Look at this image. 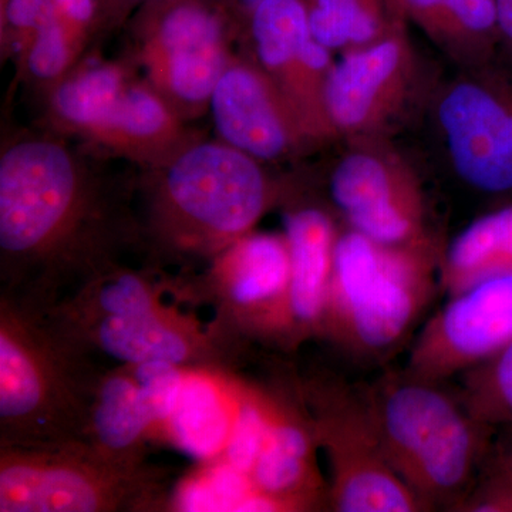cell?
<instances>
[{
    "mask_svg": "<svg viewBox=\"0 0 512 512\" xmlns=\"http://www.w3.org/2000/svg\"><path fill=\"white\" fill-rule=\"evenodd\" d=\"M165 84L187 103L211 99L225 73L220 22L198 6H178L168 12L157 35Z\"/></svg>",
    "mask_w": 512,
    "mask_h": 512,
    "instance_id": "cell-15",
    "label": "cell"
},
{
    "mask_svg": "<svg viewBox=\"0 0 512 512\" xmlns=\"http://www.w3.org/2000/svg\"><path fill=\"white\" fill-rule=\"evenodd\" d=\"M457 511L512 512V480L490 470L483 483L457 505Z\"/></svg>",
    "mask_w": 512,
    "mask_h": 512,
    "instance_id": "cell-31",
    "label": "cell"
},
{
    "mask_svg": "<svg viewBox=\"0 0 512 512\" xmlns=\"http://www.w3.org/2000/svg\"><path fill=\"white\" fill-rule=\"evenodd\" d=\"M308 20L316 42L340 53L370 45L404 25L387 18L377 0H312Z\"/></svg>",
    "mask_w": 512,
    "mask_h": 512,
    "instance_id": "cell-23",
    "label": "cell"
},
{
    "mask_svg": "<svg viewBox=\"0 0 512 512\" xmlns=\"http://www.w3.org/2000/svg\"><path fill=\"white\" fill-rule=\"evenodd\" d=\"M9 22L20 29L39 30L59 19V9L53 0H9Z\"/></svg>",
    "mask_w": 512,
    "mask_h": 512,
    "instance_id": "cell-32",
    "label": "cell"
},
{
    "mask_svg": "<svg viewBox=\"0 0 512 512\" xmlns=\"http://www.w3.org/2000/svg\"><path fill=\"white\" fill-rule=\"evenodd\" d=\"M210 100L221 137L229 146L256 160H278L301 140H315L291 101L265 70L228 67Z\"/></svg>",
    "mask_w": 512,
    "mask_h": 512,
    "instance_id": "cell-13",
    "label": "cell"
},
{
    "mask_svg": "<svg viewBox=\"0 0 512 512\" xmlns=\"http://www.w3.org/2000/svg\"><path fill=\"white\" fill-rule=\"evenodd\" d=\"M512 340V274L451 296L421 330L406 372L440 383L483 362Z\"/></svg>",
    "mask_w": 512,
    "mask_h": 512,
    "instance_id": "cell-11",
    "label": "cell"
},
{
    "mask_svg": "<svg viewBox=\"0 0 512 512\" xmlns=\"http://www.w3.org/2000/svg\"><path fill=\"white\" fill-rule=\"evenodd\" d=\"M460 402L474 419L512 429V340L461 373Z\"/></svg>",
    "mask_w": 512,
    "mask_h": 512,
    "instance_id": "cell-25",
    "label": "cell"
},
{
    "mask_svg": "<svg viewBox=\"0 0 512 512\" xmlns=\"http://www.w3.org/2000/svg\"><path fill=\"white\" fill-rule=\"evenodd\" d=\"M419 62L404 25L363 47L342 53L325 89V109L335 136L383 138L417 96Z\"/></svg>",
    "mask_w": 512,
    "mask_h": 512,
    "instance_id": "cell-9",
    "label": "cell"
},
{
    "mask_svg": "<svg viewBox=\"0 0 512 512\" xmlns=\"http://www.w3.org/2000/svg\"><path fill=\"white\" fill-rule=\"evenodd\" d=\"M269 419L271 400L239 390L237 413L224 450L225 463L249 476L264 446Z\"/></svg>",
    "mask_w": 512,
    "mask_h": 512,
    "instance_id": "cell-27",
    "label": "cell"
},
{
    "mask_svg": "<svg viewBox=\"0 0 512 512\" xmlns=\"http://www.w3.org/2000/svg\"><path fill=\"white\" fill-rule=\"evenodd\" d=\"M291 275V256L286 237L248 234L235 242L224 262V293L232 305L274 326Z\"/></svg>",
    "mask_w": 512,
    "mask_h": 512,
    "instance_id": "cell-19",
    "label": "cell"
},
{
    "mask_svg": "<svg viewBox=\"0 0 512 512\" xmlns=\"http://www.w3.org/2000/svg\"><path fill=\"white\" fill-rule=\"evenodd\" d=\"M87 207L79 170L59 144L23 141L3 154L0 248L6 299L39 312L50 308L56 256L86 218Z\"/></svg>",
    "mask_w": 512,
    "mask_h": 512,
    "instance_id": "cell-3",
    "label": "cell"
},
{
    "mask_svg": "<svg viewBox=\"0 0 512 512\" xmlns=\"http://www.w3.org/2000/svg\"><path fill=\"white\" fill-rule=\"evenodd\" d=\"M127 366L140 386L154 423L167 424L187 373L180 365L165 360H148Z\"/></svg>",
    "mask_w": 512,
    "mask_h": 512,
    "instance_id": "cell-29",
    "label": "cell"
},
{
    "mask_svg": "<svg viewBox=\"0 0 512 512\" xmlns=\"http://www.w3.org/2000/svg\"><path fill=\"white\" fill-rule=\"evenodd\" d=\"M448 160L461 181L488 194L512 191V64L498 57L461 69L434 100Z\"/></svg>",
    "mask_w": 512,
    "mask_h": 512,
    "instance_id": "cell-6",
    "label": "cell"
},
{
    "mask_svg": "<svg viewBox=\"0 0 512 512\" xmlns=\"http://www.w3.org/2000/svg\"><path fill=\"white\" fill-rule=\"evenodd\" d=\"M170 127L164 104L147 90L130 87L124 94L109 133L133 140H151Z\"/></svg>",
    "mask_w": 512,
    "mask_h": 512,
    "instance_id": "cell-28",
    "label": "cell"
},
{
    "mask_svg": "<svg viewBox=\"0 0 512 512\" xmlns=\"http://www.w3.org/2000/svg\"><path fill=\"white\" fill-rule=\"evenodd\" d=\"M255 491L258 490L247 474L224 461L181 484L175 494L174 507L185 512H239Z\"/></svg>",
    "mask_w": 512,
    "mask_h": 512,
    "instance_id": "cell-26",
    "label": "cell"
},
{
    "mask_svg": "<svg viewBox=\"0 0 512 512\" xmlns=\"http://www.w3.org/2000/svg\"><path fill=\"white\" fill-rule=\"evenodd\" d=\"M238 399L239 392L222 390L211 376L187 373L167 421L171 439L201 460L220 456L231 434Z\"/></svg>",
    "mask_w": 512,
    "mask_h": 512,
    "instance_id": "cell-21",
    "label": "cell"
},
{
    "mask_svg": "<svg viewBox=\"0 0 512 512\" xmlns=\"http://www.w3.org/2000/svg\"><path fill=\"white\" fill-rule=\"evenodd\" d=\"M150 484L138 464L111 460L80 441L2 446V512L116 511L136 504Z\"/></svg>",
    "mask_w": 512,
    "mask_h": 512,
    "instance_id": "cell-5",
    "label": "cell"
},
{
    "mask_svg": "<svg viewBox=\"0 0 512 512\" xmlns=\"http://www.w3.org/2000/svg\"><path fill=\"white\" fill-rule=\"evenodd\" d=\"M501 57H503L504 60H507L508 63L512 64V47L511 49H508L507 52H504Z\"/></svg>",
    "mask_w": 512,
    "mask_h": 512,
    "instance_id": "cell-35",
    "label": "cell"
},
{
    "mask_svg": "<svg viewBox=\"0 0 512 512\" xmlns=\"http://www.w3.org/2000/svg\"><path fill=\"white\" fill-rule=\"evenodd\" d=\"M72 329L42 312L2 302L0 426L3 446L87 443L101 377L90 372Z\"/></svg>",
    "mask_w": 512,
    "mask_h": 512,
    "instance_id": "cell-1",
    "label": "cell"
},
{
    "mask_svg": "<svg viewBox=\"0 0 512 512\" xmlns=\"http://www.w3.org/2000/svg\"><path fill=\"white\" fill-rule=\"evenodd\" d=\"M126 90L119 70L94 67L60 86L56 109L74 126L109 133Z\"/></svg>",
    "mask_w": 512,
    "mask_h": 512,
    "instance_id": "cell-24",
    "label": "cell"
},
{
    "mask_svg": "<svg viewBox=\"0 0 512 512\" xmlns=\"http://www.w3.org/2000/svg\"><path fill=\"white\" fill-rule=\"evenodd\" d=\"M440 259L433 239L384 245L346 229L336 241L323 335L357 357L386 355L429 305Z\"/></svg>",
    "mask_w": 512,
    "mask_h": 512,
    "instance_id": "cell-4",
    "label": "cell"
},
{
    "mask_svg": "<svg viewBox=\"0 0 512 512\" xmlns=\"http://www.w3.org/2000/svg\"><path fill=\"white\" fill-rule=\"evenodd\" d=\"M318 396L309 423L328 456L330 507L339 512L430 510L384 458L363 394L332 386Z\"/></svg>",
    "mask_w": 512,
    "mask_h": 512,
    "instance_id": "cell-8",
    "label": "cell"
},
{
    "mask_svg": "<svg viewBox=\"0 0 512 512\" xmlns=\"http://www.w3.org/2000/svg\"><path fill=\"white\" fill-rule=\"evenodd\" d=\"M387 463L427 507L456 510L470 493L493 427L458 397L404 372L363 393Z\"/></svg>",
    "mask_w": 512,
    "mask_h": 512,
    "instance_id": "cell-2",
    "label": "cell"
},
{
    "mask_svg": "<svg viewBox=\"0 0 512 512\" xmlns=\"http://www.w3.org/2000/svg\"><path fill=\"white\" fill-rule=\"evenodd\" d=\"M285 237L291 275L284 305L272 329L292 338L322 333L338 231L325 211L302 208L289 214Z\"/></svg>",
    "mask_w": 512,
    "mask_h": 512,
    "instance_id": "cell-14",
    "label": "cell"
},
{
    "mask_svg": "<svg viewBox=\"0 0 512 512\" xmlns=\"http://www.w3.org/2000/svg\"><path fill=\"white\" fill-rule=\"evenodd\" d=\"M353 140L330 175V195L348 228L384 245L431 239L423 190L413 168L382 143Z\"/></svg>",
    "mask_w": 512,
    "mask_h": 512,
    "instance_id": "cell-10",
    "label": "cell"
},
{
    "mask_svg": "<svg viewBox=\"0 0 512 512\" xmlns=\"http://www.w3.org/2000/svg\"><path fill=\"white\" fill-rule=\"evenodd\" d=\"M315 434L311 423L271 402L268 434L251 477L256 490L285 501L292 511L315 507L323 494L315 464Z\"/></svg>",
    "mask_w": 512,
    "mask_h": 512,
    "instance_id": "cell-16",
    "label": "cell"
},
{
    "mask_svg": "<svg viewBox=\"0 0 512 512\" xmlns=\"http://www.w3.org/2000/svg\"><path fill=\"white\" fill-rule=\"evenodd\" d=\"M256 161L229 144L190 148L165 174V207L195 237L234 245L271 204V185Z\"/></svg>",
    "mask_w": 512,
    "mask_h": 512,
    "instance_id": "cell-7",
    "label": "cell"
},
{
    "mask_svg": "<svg viewBox=\"0 0 512 512\" xmlns=\"http://www.w3.org/2000/svg\"><path fill=\"white\" fill-rule=\"evenodd\" d=\"M28 60L30 72L40 79H52L63 72L69 62V46L60 20L37 30Z\"/></svg>",
    "mask_w": 512,
    "mask_h": 512,
    "instance_id": "cell-30",
    "label": "cell"
},
{
    "mask_svg": "<svg viewBox=\"0 0 512 512\" xmlns=\"http://www.w3.org/2000/svg\"><path fill=\"white\" fill-rule=\"evenodd\" d=\"M87 335L107 355L126 363L165 360L183 366L200 357V336L180 316L153 311L82 318Z\"/></svg>",
    "mask_w": 512,
    "mask_h": 512,
    "instance_id": "cell-18",
    "label": "cell"
},
{
    "mask_svg": "<svg viewBox=\"0 0 512 512\" xmlns=\"http://www.w3.org/2000/svg\"><path fill=\"white\" fill-rule=\"evenodd\" d=\"M262 0H245V3H248L249 6H255L258 5V3H261Z\"/></svg>",
    "mask_w": 512,
    "mask_h": 512,
    "instance_id": "cell-36",
    "label": "cell"
},
{
    "mask_svg": "<svg viewBox=\"0 0 512 512\" xmlns=\"http://www.w3.org/2000/svg\"><path fill=\"white\" fill-rule=\"evenodd\" d=\"M153 424L130 367L101 377L90 413L89 446L111 460L138 464L143 439Z\"/></svg>",
    "mask_w": 512,
    "mask_h": 512,
    "instance_id": "cell-20",
    "label": "cell"
},
{
    "mask_svg": "<svg viewBox=\"0 0 512 512\" xmlns=\"http://www.w3.org/2000/svg\"><path fill=\"white\" fill-rule=\"evenodd\" d=\"M59 12L77 23L89 22L93 16V0H53Z\"/></svg>",
    "mask_w": 512,
    "mask_h": 512,
    "instance_id": "cell-33",
    "label": "cell"
},
{
    "mask_svg": "<svg viewBox=\"0 0 512 512\" xmlns=\"http://www.w3.org/2000/svg\"><path fill=\"white\" fill-rule=\"evenodd\" d=\"M490 470L512 480V447L507 444L501 447V450L493 458Z\"/></svg>",
    "mask_w": 512,
    "mask_h": 512,
    "instance_id": "cell-34",
    "label": "cell"
},
{
    "mask_svg": "<svg viewBox=\"0 0 512 512\" xmlns=\"http://www.w3.org/2000/svg\"><path fill=\"white\" fill-rule=\"evenodd\" d=\"M511 430H512V429H511ZM505 444H507V446L512 447V434H511V436H510V440H508V441H507V443H505Z\"/></svg>",
    "mask_w": 512,
    "mask_h": 512,
    "instance_id": "cell-37",
    "label": "cell"
},
{
    "mask_svg": "<svg viewBox=\"0 0 512 512\" xmlns=\"http://www.w3.org/2000/svg\"><path fill=\"white\" fill-rule=\"evenodd\" d=\"M397 12L426 33L460 69L501 57L497 0H394Z\"/></svg>",
    "mask_w": 512,
    "mask_h": 512,
    "instance_id": "cell-17",
    "label": "cell"
},
{
    "mask_svg": "<svg viewBox=\"0 0 512 512\" xmlns=\"http://www.w3.org/2000/svg\"><path fill=\"white\" fill-rule=\"evenodd\" d=\"M252 33L256 55L291 101L315 138H335L325 109L332 53L316 42L301 0H262L255 6Z\"/></svg>",
    "mask_w": 512,
    "mask_h": 512,
    "instance_id": "cell-12",
    "label": "cell"
},
{
    "mask_svg": "<svg viewBox=\"0 0 512 512\" xmlns=\"http://www.w3.org/2000/svg\"><path fill=\"white\" fill-rule=\"evenodd\" d=\"M512 274V205L468 225L441 255L439 281L448 296Z\"/></svg>",
    "mask_w": 512,
    "mask_h": 512,
    "instance_id": "cell-22",
    "label": "cell"
}]
</instances>
